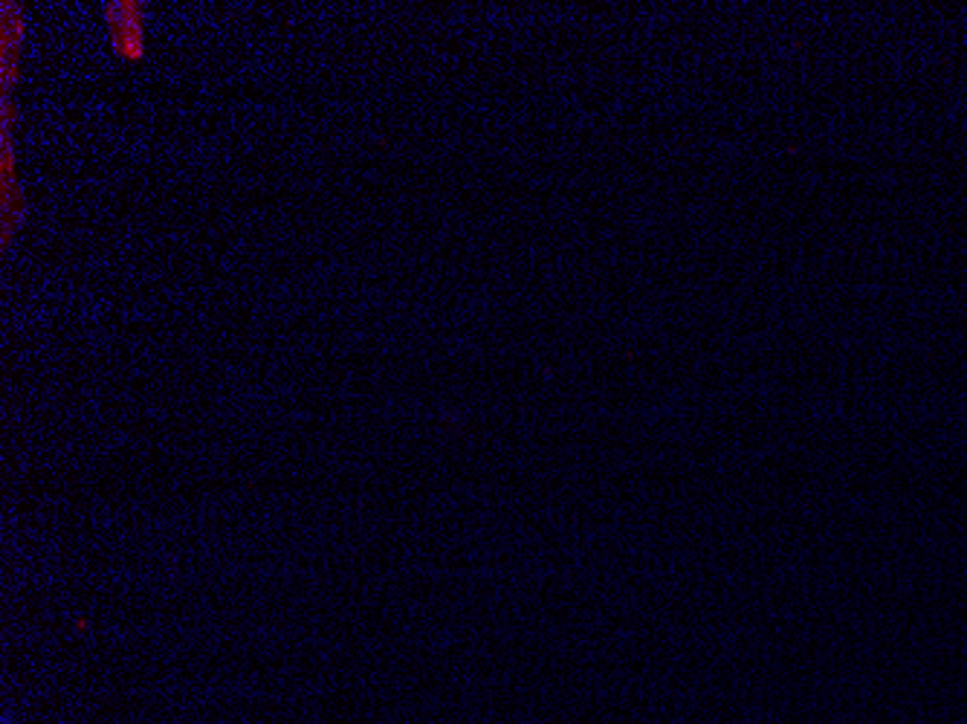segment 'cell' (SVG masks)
Segmentation results:
<instances>
[{"label": "cell", "mask_w": 967, "mask_h": 724, "mask_svg": "<svg viewBox=\"0 0 967 724\" xmlns=\"http://www.w3.org/2000/svg\"><path fill=\"white\" fill-rule=\"evenodd\" d=\"M105 18L111 24L113 50L122 58H142L145 35H142V6L139 3H108Z\"/></svg>", "instance_id": "cell-1"}]
</instances>
